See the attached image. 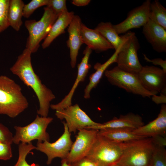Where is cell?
Instances as JSON below:
<instances>
[{"label": "cell", "instance_id": "1", "mask_svg": "<svg viewBox=\"0 0 166 166\" xmlns=\"http://www.w3.org/2000/svg\"><path fill=\"white\" fill-rule=\"evenodd\" d=\"M31 53L29 50L26 48L10 69L13 74L34 91L39 105L37 113L41 117H46L48 115L50 102L55 99V96L52 91L42 83L34 72L31 63Z\"/></svg>", "mask_w": 166, "mask_h": 166}, {"label": "cell", "instance_id": "2", "mask_svg": "<svg viewBox=\"0 0 166 166\" xmlns=\"http://www.w3.org/2000/svg\"><path fill=\"white\" fill-rule=\"evenodd\" d=\"M20 86L5 75H0V114L14 118L27 108L29 103Z\"/></svg>", "mask_w": 166, "mask_h": 166}, {"label": "cell", "instance_id": "3", "mask_svg": "<svg viewBox=\"0 0 166 166\" xmlns=\"http://www.w3.org/2000/svg\"><path fill=\"white\" fill-rule=\"evenodd\" d=\"M155 146L152 137L124 142L122 155L117 164L121 166H150Z\"/></svg>", "mask_w": 166, "mask_h": 166}, {"label": "cell", "instance_id": "4", "mask_svg": "<svg viewBox=\"0 0 166 166\" xmlns=\"http://www.w3.org/2000/svg\"><path fill=\"white\" fill-rule=\"evenodd\" d=\"M122 36L123 42L117 54V66L124 71L138 74L143 67L138 56L140 48L138 38L134 32L130 31Z\"/></svg>", "mask_w": 166, "mask_h": 166}, {"label": "cell", "instance_id": "5", "mask_svg": "<svg viewBox=\"0 0 166 166\" xmlns=\"http://www.w3.org/2000/svg\"><path fill=\"white\" fill-rule=\"evenodd\" d=\"M57 17L52 10L46 6L44 8L43 14L39 20L25 21V25L29 33L26 48L32 53L38 50L40 42L47 36Z\"/></svg>", "mask_w": 166, "mask_h": 166}, {"label": "cell", "instance_id": "6", "mask_svg": "<svg viewBox=\"0 0 166 166\" xmlns=\"http://www.w3.org/2000/svg\"><path fill=\"white\" fill-rule=\"evenodd\" d=\"M123 143H118L109 140L98 133L96 139L86 157L99 166H110L117 163L122 155Z\"/></svg>", "mask_w": 166, "mask_h": 166}, {"label": "cell", "instance_id": "7", "mask_svg": "<svg viewBox=\"0 0 166 166\" xmlns=\"http://www.w3.org/2000/svg\"><path fill=\"white\" fill-rule=\"evenodd\" d=\"M104 74L111 84L128 92L143 97H150L155 95L143 86L138 74L124 71L117 66L111 69L106 70Z\"/></svg>", "mask_w": 166, "mask_h": 166}, {"label": "cell", "instance_id": "8", "mask_svg": "<svg viewBox=\"0 0 166 166\" xmlns=\"http://www.w3.org/2000/svg\"><path fill=\"white\" fill-rule=\"evenodd\" d=\"M53 120L52 117H39L37 115L34 120L24 127L15 126L13 142L18 144L20 142L28 143L37 140L38 142L49 141V136L46 132L49 124Z\"/></svg>", "mask_w": 166, "mask_h": 166}, {"label": "cell", "instance_id": "9", "mask_svg": "<svg viewBox=\"0 0 166 166\" xmlns=\"http://www.w3.org/2000/svg\"><path fill=\"white\" fill-rule=\"evenodd\" d=\"M64 131L61 136L55 142L52 143L45 141L37 142L36 149L45 154L47 157L46 163L50 164L54 158L59 157L65 159L70 150L73 142L65 121H62Z\"/></svg>", "mask_w": 166, "mask_h": 166}, {"label": "cell", "instance_id": "10", "mask_svg": "<svg viewBox=\"0 0 166 166\" xmlns=\"http://www.w3.org/2000/svg\"><path fill=\"white\" fill-rule=\"evenodd\" d=\"M55 114L60 120H65L70 133H75L77 130L97 126L100 124L92 120L77 104L69 106L63 109L56 110Z\"/></svg>", "mask_w": 166, "mask_h": 166}, {"label": "cell", "instance_id": "11", "mask_svg": "<svg viewBox=\"0 0 166 166\" xmlns=\"http://www.w3.org/2000/svg\"><path fill=\"white\" fill-rule=\"evenodd\" d=\"M78 131L75 140L65 159L69 164L87 156L96 139L99 130L84 128Z\"/></svg>", "mask_w": 166, "mask_h": 166}, {"label": "cell", "instance_id": "12", "mask_svg": "<svg viewBox=\"0 0 166 166\" xmlns=\"http://www.w3.org/2000/svg\"><path fill=\"white\" fill-rule=\"evenodd\" d=\"M150 0L144 1L141 5L130 11L126 18L113 27L119 34L125 33L130 30L143 26L147 22L149 18Z\"/></svg>", "mask_w": 166, "mask_h": 166}, {"label": "cell", "instance_id": "13", "mask_svg": "<svg viewBox=\"0 0 166 166\" xmlns=\"http://www.w3.org/2000/svg\"><path fill=\"white\" fill-rule=\"evenodd\" d=\"M138 75L144 88L154 95L166 89V73L162 69L147 65L143 66Z\"/></svg>", "mask_w": 166, "mask_h": 166}, {"label": "cell", "instance_id": "14", "mask_svg": "<svg viewBox=\"0 0 166 166\" xmlns=\"http://www.w3.org/2000/svg\"><path fill=\"white\" fill-rule=\"evenodd\" d=\"M144 125L142 117L138 114L129 113L121 115L118 118L113 119L97 126L85 129L98 130L107 129H124L133 131Z\"/></svg>", "mask_w": 166, "mask_h": 166}, {"label": "cell", "instance_id": "15", "mask_svg": "<svg viewBox=\"0 0 166 166\" xmlns=\"http://www.w3.org/2000/svg\"><path fill=\"white\" fill-rule=\"evenodd\" d=\"M92 50L87 46L84 52V54L81 62L77 65V73L76 79L70 90L62 100L56 104L50 105V108L56 110L64 109L72 105V100L75 91L80 82L83 81L91 67L89 61Z\"/></svg>", "mask_w": 166, "mask_h": 166}, {"label": "cell", "instance_id": "16", "mask_svg": "<svg viewBox=\"0 0 166 166\" xmlns=\"http://www.w3.org/2000/svg\"><path fill=\"white\" fill-rule=\"evenodd\" d=\"M142 32L155 51L159 53L166 52V30L149 18L143 26Z\"/></svg>", "mask_w": 166, "mask_h": 166}, {"label": "cell", "instance_id": "17", "mask_svg": "<svg viewBox=\"0 0 166 166\" xmlns=\"http://www.w3.org/2000/svg\"><path fill=\"white\" fill-rule=\"evenodd\" d=\"M82 23L80 17L74 15L67 29L69 37L67 43L70 50V65L73 68L76 64L79 49L83 43L81 32Z\"/></svg>", "mask_w": 166, "mask_h": 166}, {"label": "cell", "instance_id": "18", "mask_svg": "<svg viewBox=\"0 0 166 166\" xmlns=\"http://www.w3.org/2000/svg\"><path fill=\"white\" fill-rule=\"evenodd\" d=\"M138 135L146 137L160 136L166 137V105L163 104L157 117L148 124L132 131Z\"/></svg>", "mask_w": 166, "mask_h": 166}, {"label": "cell", "instance_id": "19", "mask_svg": "<svg viewBox=\"0 0 166 166\" xmlns=\"http://www.w3.org/2000/svg\"><path fill=\"white\" fill-rule=\"evenodd\" d=\"M81 32L83 43L92 50L100 52L114 49L113 45L98 31L88 28L83 23Z\"/></svg>", "mask_w": 166, "mask_h": 166}, {"label": "cell", "instance_id": "20", "mask_svg": "<svg viewBox=\"0 0 166 166\" xmlns=\"http://www.w3.org/2000/svg\"><path fill=\"white\" fill-rule=\"evenodd\" d=\"M74 15L73 12L67 11L58 16L42 45L43 49L49 47L55 39L65 32V29L69 26Z\"/></svg>", "mask_w": 166, "mask_h": 166}, {"label": "cell", "instance_id": "21", "mask_svg": "<svg viewBox=\"0 0 166 166\" xmlns=\"http://www.w3.org/2000/svg\"><path fill=\"white\" fill-rule=\"evenodd\" d=\"M120 49V48L115 51L113 55L103 64L97 63L95 65L94 69L96 71L90 75L89 83L84 89V97L85 98L88 99L90 98V93L92 90L97 86L106 69L112 64L116 62Z\"/></svg>", "mask_w": 166, "mask_h": 166}, {"label": "cell", "instance_id": "22", "mask_svg": "<svg viewBox=\"0 0 166 166\" xmlns=\"http://www.w3.org/2000/svg\"><path fill=\"white\" fill-rule=\"evenodd\" d=\"M101 136L112 142L121 143L146 137L134 133L132 131L124 129H107L99 130Z\"/></svg>", "mask_w": 166, "mask_h": 166}, {"label": "cell", "instance_id": "23", "mask_svg": "<svg viewBox=\"0 0 166 166\" xmlns=\"http://www.w3.org/2000/svg\"><path fill=\"white\" fill-rule=\"evenodd\" d=\"M95 29L113 45L115 51L121 47L123 42L122 36H119L110 22H101Z\"/></svg>", "mask_w": 166, "mask_h": 166}, {"label": "cell", "instance_id": "24", "mask_svg": "<svg viewBox=\"0 0 166 166\" xmlns=\"http://www.w3.org/2000/svg\"><path fill=\"white\" fill-rule=\"evenodd\" d=\"M24 5L22 0H10L8 11L10 26L17 31H19L22 24V17Z\"/></svg>", "mask_w": 166, "mask_h": 166}, {"label": "cell", "instance_id": "25", "mask_svg": "<svg viewBox=\"0 0 166 166\" xmlns=\"http://www.w3.org/2000/svg\"><path fill=\"white\" fill-rule=\"evenodd\" d=\"M149 18L166 30V9L158 0L151 2Z\"/></svg>", "mask_w": 166, "mask_h": 166}, {"label": "cell", "instance_id": "26", "mask_svg": "<svg viewBox=\"0 0 166 166\" xmlns=\"http://www.w3.org/2000/svg\"><path fill=\"white\" fill-rule=\"evenodd\" d=\"M18 157L14 166H40L38 164L33 163L29 164L26 160L27 155L31 151L36 149V146L30 142L28 143H20L18 144Z\"/></svg>", "mask_w": 166, "mask_h": 166}, {"label": "cell", "instance_id": "27", "mask_svg": "<svg viewBox=\"0 0 166 166\" xmlns=\"http://www.w3.org/2000/svg\"><path fill=\"white\" fill-rule=\"evenodd\" d=\"M165 146L155 144L150 166H166Z\"/></svg>", "mask_w": 166, "mask_h": 166}, {"label": "cell", "instance_id": "28", "mask_svg": "<svg viewBox=\"0 0 166 166\" xmlns=\"http://www.w3.org/2000/svg\"><path fill=\"white\" fill-rule=\"evenodd\" d=\"M10 0H0V34L9 26L8 11Z\"/></svg>", "mask_w": 166, "mask_h": 166}, {"label": "cell", "instance_id": "29", "mask_svg": "<svg viewBox=\"0 0 166 166\" xmlns=\"http://www.w3.org/2000/svg\"><path fill=\"white\" fill-rule=\"evenodd\" d=\"M48 2L49 0H32L28 3L25 4L23 16L25 18H29L38 8L44 6H47Z\"/></svg>", "mask_w": 166, "mask_h": 166}, {"label": "cell", "instance_id": "30", "mask_svg": "<svg viewBox=\"0 0 166 166\" xmlns=\"http://www.w3.org/2000/svg\"><path fill=\"white\" fill-rule=\"evenodd\" d=\"M46 7L52 10L58 16L60 14L68 11L65 0H49Z\"/></svg>", "mask_w": 166, "mask_h": 166}, {"label": "cell", "instance_id": "31", "mask_svg": "<svg viewBox=\"0 0 166 166\" xmlns=\"http://www.w3.org/2000/svg\"><path fill=\"white\" fill-rule=\"evenodd\" d=\"M13 136L8 128L0 123V142L11 144Z\"/></svg>", "mask_w": 166, "mask_h": 166}, {"label": "cell", "instance_id": "32", "mask_svg": "<svg viewBox=\"0 0 166 166\" xmlns=\"http://www.w3.org/2000/svg\"><path fill=\"white\" fill-rule=\"evenodd\" d=\"M12 156L11 144L0 142V160H9Z\"/></svg>", "mask_w": 166, "mask_h": 166}, {"label": "cell", "instance_id": "33", "mask_svg": "<svg viewBox=\"0 0 166 166\" xmlns=\"http://www.w3.org/2000/svg\"><path fill=\"white\" fill-rule=\"evenodd\" d=\"M69 164L70 166H99L96 163L86 156Z\"/></svg>", "mask_w": 166, "mask_h": 166}, {"label": "cell", "instance_id": "34", "mask_svg": "<svg viewBox=\"0 0 166 166\" xmlns=\"http://www.w3.org/2000/svg\"><path fill=\"white\" fill-rule=\"evenodd\" d=\"M144 59L147 61L152 63L155 65H159L162 68V69L166 73V61L163 60L161 58H156L152 60L148 58L145 55H144Z\"/></svg>", "mask_w": 166, "mask_h": 166}, {"label": "cell", "instance_id": "35", "mask_svg": "<svg viewBox=\"0 0 166 166\" xmlns=\"http://www.w3.org/2000/svg\"><path fill=\"white\" fill-rule=\"evenodd\" d=\"M160 92V96L156 95L152 96V100L156 104H165L166 102V89L162 90Z\"/></svg>", "mask_w": 166, "mask_h": 166}, {"label": "cell", "instance_id": "36", "mask_svg": "<svg viewBox=\"0 0 166 166\" xmlns=\"http://www.w3.org/2000/svg\"><path fill=\"white\" fill-rule=\"evenodd\" d=\"M90 1V0H73L72 3L78 6H84L88 5Z\"/></svg>", "mask_w": 166, "mask_h": 166}, {"label": "cell", "instance_id": "37", "mask_svg": "<svg viewBox=\"0 0 166 166\" xmlns=\"http://www.w3.org/2000/svg\"><path fill=\"white\" fill-rule=\"evenodd\" d=\"M61 166H70L69 164L67 163L65 159L61 160Z\"/></svg>", "mask_w": 166, "mask_h": 166}, {"label": "cell", "instance_id": "38", "mask_svg": "<svg viewBox=\"0 0 166 166\" xmlns=\"http://www.w3.org/2000/svg\"><path fill=\"white\" fill-rule=\"evenodd\" d=\"M110 166H121L119 165H118L117 163H115V164H113L111 165H110Z\"/></svg>", "mask_w": 166, "mask_h": 166}, {"label": "cell", "instance_id": "39", "mask_svg": "<svg viewBox=\"0 0 166 166\" xmlns=\"http://www.w3.org/2000/svg\"></svg>", "mask_w": 166, "mask_h": 166}]
</instances>
